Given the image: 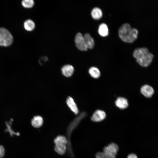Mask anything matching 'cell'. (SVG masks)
Masks as SVG:
<instances>
[{"instance_id": "cell-2", "label": "cell", "mask_w": 158, "mask_h": 158, "mask_svg": "<svg viewBox=\"0 0 158 158\" xmlns=\"http://www.w3.org/2000/svg\"><path fill=\"white\" fill-rule=\"evenodd\" d=\"M133 56L137 62L141 66L147 67L152 63L154 56L149 52L147 48L142 47L136 49L133 53Z\"/></svg>"}, {"instance_id": "cell-3", "label": "cell", "mask_w": 158, "mask_h": 158, "mask_svg": "<svg viewBox=\"0 0 158 158\" xmlns=\"http://www.w3.org/2000/svg\"><path fill=\"white\" fill-rule=\"evenodd\" d=\"M13 41V37L10 32L4 28H0V46H9Z\"/></svg>"}, {"instance_id": "cell-9", "label": "cell", "mask_w": 158, "mask_h": 158, "mask_svg": "<svg viewBox=\"0 0 158 158\" xmlns=\"http://www.w3.org/2000/svg\"><path fill=\"white\" fill-rule=\"evenodd\" d=\"M62 74L65 76L69 77L72 75L74 71V68L71 65L67 64L64 65L61 68Z\"/></svg>"}, {"instance_id": "cell-10", "label": "cell", "mask_w": 158, "mask_h": 158, "mask_svg": "<svg viewBox=\"0 0 158 158\" xmlns=\"http://www.w3.org/2000/svg\"><path fill=\"white\" fill-rule=\"evenodd\" d=\"M66 102L72 111L75 114H78L79 113L78 109L73 99L71 97H68L67 99Z\"/></svg>"}, {"instance_id": "cell-14", "label": "cell", "mask_w": 158, "mask_h": 158, "mask_svg": "<svg viewBox=\"0 0 158 158\" xmlns=\"http://www.w3.org/2000/svg\"><path fill=\"white\" fill-rule=\"evenodd\" d=\"M91 15L92 18L96 20L100 19L102 16V12L101 10L98 7L94 8L92 10Z\"/></svg>"}, {"instance_id": "cell-21", "label": "cell", "mask_w": 158, "mask_h": 158, "mask_svg": "<svg viewBox=\"0 0 158 158\" xmlns=\"http://www.w3.org/2000/svg\"><path fill=\"white\" fill-rule=\"evenodd\" d=\"M96 158H116V156L109 154L104 152H99L95 155Z\"/></svg>"}, {"instance_id": "cell-5", "label": "cell", "mask_w": 158, "mask_h": 158, "mask_svg": "<svg viewBox=\"0 0 158 158\" xmlns=\"http://www.w3.org/2000/svg\"><path fill=\"white\" fill-rule=\"evenodd\" d=\"M118 149V147L116 144L114 143H111L107 146L105 147L103 150V152L105 153L116 156Z\"/></svg>"}, {"instance_id": "cell-15", "label": "cell", "mask_w": 158, "mask_h": 158, "mask_svg": "<svg viewBox=\"0 0 158 158\" xmlns=\"http://www.w3.org/2000/svg\"><path fill=\"white\" fill-rule=\"evenodd\" d=\"M98 32L99 35L102 37L107 36L109 34V30L107 25L104 23L101 24L99 26Z\"/></svg>"}, {"instance_id": "cell-7", "label": "cell", "mask_w": 158, "mask_h": 158, "mask_svg": "<svg viewBox=\"0 0 158 158\" xmlns=\"http://www.w3.org/2000/svg\"><path fill=\"white\" fill-rule=\"evenodd\" d=\"M140 92L145 97L150 98L154 94V91L153 87L150 85H145L141 88Z\"/></svg>"}, {"instance_id": "cell-22", "label": "cell", "mask_w": 158, "mask_h": 158, "mask_svg": "<svg viewBox=\"0 0 158 158\" xmlns=\"http://www.w3.org/2000/svg\"><path fill=\"white\" fill-rule=\"evenodd\" d=\"M48 60L47 57L43 56L40 58L39 60V62L40 64H43L45 62H46Z\"/></svg>"}, {"instance_id": "cell-11", "label": "cell", "mask_w": 158, "mask_h": 158, "mask_svg": "<svg viewBox=\"0 0 158 158\" xmlns=\"http://www.w3.org/2000/svg\"><path fill=\"white\" fill-rule=\"evenodd\" d=\"M83 36L87 49H92L93 48L95 45L93 38L88 33L85 34Z\"/></svg>"}, {"instance_id": "cell-24", "label": "cell", "mask_w": 158, "mask_h": 158, "mask_svg": "<svg viewBox=\"0 0 158 158\" xmlns=\"http://www.w3.org/2000/svg\"><path fill=\"white\" fill-rule=\"evenodd\" d=\"M127 158H138V157L135 154L131 153L128 155Z\"/></svg>"}, {"instance_id": "cell-8", "label": "cell", "mask_w": 158, "mask_h": 158, "mask_svg": "<svg viewBox=\"0 0 158 158\" xmlns=\"http://www.w3.org/2000/svg\"><path fill=\"white\" fill-rule=\"evenodd\" d=\"M115 104L117 107L121 109H124L128 106V103L127 100L123 97H118L115 102Z\"/></svg>"}, {"instance_id": "cell-19", "label": "cell", "mask_w": 158, "mask_h": 158, "mask_svg": "<svg viewBox=\"0 0 158 158\" xmlns=\"http://www.w3.org/2000/svg\"><path fill=\"white\" fill-rule=\"evenodd\" d=\"M13 121V119H11L10 121L9 122H6V124L7 126V128L5 130V131L8 132L10 135L12 136L13 135L19 136L20 135V133L19 132L16 133V132H15L11 128V123Z\"/></svg>"}, {"instance_id": "cell-20", "label": "cell", "mask_w": 158, "mask_h": 158, "mask_svg": "<svg viewBox=\"0 0 158 158\" xmlns=\"http://www.w3.org/2000/svg\"><path fill=\"white\" fill-rule=\"evenodd\" d=\"M34 0H22L21 1L22 6L25 8H31L34 6Z\"/></svg>"}, {"instance_id": "cell-18", "label": "cell", "mask_w": 158, "mask_h": 158, "mask_svg": "<svg viewBox=\"0 0 158 158\" xmlns=\"http://www.w3.org/2000/svg\"><path fill=\"white\" fill-rule=\"evenodd\" d=\"M55 151L60 155L64 154L67 151V147L66 145H55Z\"/></svg>"}, {"instance_id": "cell-17", "label": "cell", "mask_w": 158, "mask_h": 158, "mask_svg": "<svg viewBox=\"0 0 158 158\" xmlns=\"http://www.w3.org/2000/svg\"><path fill=\"white\" fill-rule=\"evenodd\" d=\"M89 73L91 77L94 78H98L100 76V72L97 68L92 67L89 70Z\"/></svg>"}, {"instance_id": "cell-4", "label": "cell", "mask_w": 158, "mask_h": 158, "mask_svg": "<svg viewBox=\"0 0 158 158\" xmlns=\"http://www.w3.org/2000/svg\"><path fill=\"white\" fill-rule=\"evenodd\" d=\"M75 42L76 47L79 50L83 51L87 50L84 36L81 33L79 32L76 34Z\"/></svg>"}, {"instance_id": "cell-13", "label": "cell", "mask_w": 158, "mask_h": 158, "mask_svg": "<svg viewBox=\"0 0 158 158\" xmlns=\"http://www.w3.org/2000/svg\"><path fill=\"white\" fill-rule=\"evenodd\" d=\"M54 142L55 145H66L67 146L68 141L65 136L63 135H59L54 139Z\"/></svg>"}, {"instance_id": "cell-23", "label": "cell", "mask_w": 158, "mask_h": 158, "mask_svg": "<svg viewBox=\"0 0 158 158\" xmlns=\"http://www.w3.org/2000/svg\"><path fill=\"white\" fill-rule=\"evenodd\" d=\"M5 150L4 147L0 145V158H2L4 155Z\"/></svg>"}, {"instance_id": "cell-12", "label": "cell", "mask_w": 158, "mask_h": 158, "mask_svg": "<svg viewBox=\"0 0 158 158\" xmlns=\"http://www.w3.org/2000/svg\"><path fill=\"white\" fill-rule=\"evenodd\" d=\"M43 122V118L41 116H35L32 119L31 123L34 127L39 128L42 126Z\"/></svg>"}, {"instance_id": "cell-16", "label": "cell", "mask_w": 158, "mask_h": 158, "mask_svg": "<svg viewBox=\"0 0 158 158\" xmlns=\"http://www.w3.org/2000/svg\"><path fill=\"white\" fill-rule=\"evenodd\" d=\"M24 26L25 29L29 31H32L35 28V24L34 21L31 19H28L24 23Z\"/></svg>"}, {"instance_id": "cell-1", "label": "cell", "mask_w": 158, "mask_h": 158, "mask_svg": "<svg viewBox=\"0 0 158 158\" xmlns=\"http://www.w3.org/2000/svg\"><path fill=\"white\" fill-rule=\"evenodd\" d=\"M138 32L135 28H132L128 23L122 25L118 30V35L121 40L124 42L132 43L137 39Z\"/></svg>"}, {"instance_id": "cell-6", "label": "cell", "mask_w": 158, "mask_h": 158, "mask_svg": "<svg viewBox=\"0 0 158 158\" xmlns=\"http://www.w3.org/2000/svg\"><path fill=\"white\" fill-rule=\"evenodd\" d=\"M106 117V114L104 111L101 110H97L93 114L91 119L94 122H99L103 120Z\"/></svg>"}]
</instances>
